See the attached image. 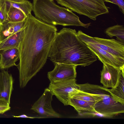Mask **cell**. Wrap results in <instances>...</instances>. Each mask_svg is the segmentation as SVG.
I'll use <instances>...</instances> for the list:
<instances>
[{"label":"cell","mask_w":124,"mask_h":124,"mask_svg":"<svg viewBox=\"0 0 124 124\" xmlns=\"http://www.w3.org/2000/svg\"><path fill=\"white\" fill-rule=\"evenodd\" d=\"M24 33L18 49L19 86L25 87L43 67L57 29L54 25L38 19L30 14L25 19Z\"/></svg>","instance_id":"cell-1"},{"label":"cell","mask_w":124,"mask_h":124,"mask_svg":"<svg viewBox=\"0 0 124 124\" xmlns=\"http://www.w3.org/2000/svg\"><path fill=\"white\" fill-rule=\"evenodd\" d=\"M48 57L54 63H59L84 67L97 60V57L78 37L75 29L63 28L57 32Z\"/></svg>","instance_id":"cell-2"},{"label":"cell","mask_w":124,"mask_h":124,"mask_svg":"<svg viewBox=\"0 0 124 124\" xmlns=\"http://www.w3.org/2000/svg\"><path fill=\"white\" fill-rule=\"evenodd\" d=\"M32 11L35 17L53 25L82 26L87 28L91 23H84L72 11L57 5L54 0H33Z\"/></svg>","instance_id":"cell-3"},{"label":"cell","mask_w":124,"mask_h":124,"mask_svg":"<svg viewBox=\"0 0 124 124\" xmlns=\"http://www.w3.org/2000/svg\"><path fill=\"white\" fill-rule=\"evenodd\" d=\"M55 0L61 5L93 20L99 16L109 13L110 8L104 0Z\"/></svg>","instance_id":"cell-4"},{"label":"cell","mask_w":124,"mask_h":124,"mask_svg":"<svg viewBox=\"0 0 124 124\" xmlns=\"http://www.w3.org/2000/svg\"><path fill=\"white\" fill-rule=\"evenodd\" d=\"M77 34L81 40L91 42L113 55L124 58V44L119 41L114 39L93 37L81 30L78 31Z\"/></svg>","instance_id":"cell-5"},{"label":"cell","mask_w":124,"mask_h":124,"mask_svg":"<svg viewBox=\"0 0 124 124\" xmlns=\"http://www.w3.org/2000/svg\"><path fill=\"white\" fill-rule=\"evenodd\" d=\"M75 78L50 82L48 88L64 106L68 105L72 94L78 91Z\"/></svg>","instance_id":"cell-6"},{"label":"cell","mask_w":124,"mask_h":124,"mask_svg":"<svg viewBox=\"0 0 124 124\" xmlns=\"http://www.w3.org/2000/svg\"><path fill=\"white\" fill-rule=\"evenodd\" d=\"M93 107L96 112L105 117H111L124 112V104L116 100L110 94L96 103Z\"/></svg>","instance_id":"cell-7"},{"label":"cell","mask_w":124,"mask_h":124,"mask_svg":"<svg viewBox=\"0 0 124 124\" xmlns=\"http://www.w3.org/2000/svg\"><path fill=\"white\" fill-rule=\"evenodd\" d=\"M53 95L48 88H46L42 94L33 104L31 109L44 118L61 117V115L55 111L52 107L51 102Z\"/></svg>","instance_id":"cell-8"},{"label":"cell","mask_w":124,"mask_h":124,"mask_svg":"<svg viewBox=\"0 0 124 124\" xmlns=\"http://www.w3.org/2000/svg\"><path fill=\"white\" fill-rule=\"evenodd\" d=\"M53 70L47 74L50 82H55L75 78L77 76L76 68L75 65L56 63Z\"/></svg>","instance_id":"cell-9"},{"label":"cell","mask_w":124,"mask_h":124,"mask_svg":"<svg viewBox=\"0 0 124 124\" xmlns=\"http://www.w3.org/2000/svg\"><path fill=\"white\" fill-rule=\"evenodd\" d=\"M103 63H106L122 70L124 69V58L113 55L104 51L93 44L81 40Z\"/></svg>","instance_id":"cell-10"},{"label":"cell","mask_w":124,"mask_h":124,"mask_svg":"<svg viewBox=\"0 0 124 124\" xmlns=\"http://www.w3.org/2000/svg\"><path fill=\"white\" fill-rule=\"evenodd\" d=\"M103 64L102 69L101 71V83L105 88H114L118 83L123 70L107 63Z\"/></svg>","instance_id":"cell-11"},{"label":"cell","mask_w":124,"mask_h":124,"mask_svg":"<svg viewBox=\"0 0 124 124\" xmlns=\"http://www.w3.org/2000/svg\"><path fill=\"white\" fill-rule=\"evenodd\" d=\"M13 82L12 75L7 71L3 70L0 72V100L10 104Z\"/></svg>","instance_id":"cell-12"},{"label":"cell","mask_w":124,"mask_h":124,"mask_svg":"<svg viewBox=\"0 0 124 124\" xmlns=\"http://www.w3.org/2000/svg\"><path fill=\"white\" fill-rule=\"evenodd\" d=\"M95 103L71 97L69 100L68 105L73 107L80 115L100 116V114L96 112L94 109Z\"/></svg>","instance_id":"cell-13"},{"label":"cell","mask_w":124,"mask_h":124,"mask_svg":"<svg viewBox=\"0 0 124 124\" xmlns=\"http://www.w3.org/2000/svg\"><path fill=\"white\" fill-rule=\"evenodd\" d=\"M19 57V50L17 48L0 51V69L4 70L13 66L17 67L16 62Z\"/></svg>","instance_id":"cell-14"},{"label":"cell","mask_w":124,"mask_h":124,"mask_svg":"<svg viewBox=\"0 0 124 124\" xmlns=\"http://www.w3.org/2000/svg\"><path fill=\"white\" fill-rule=\"evenodd\" d=\"M78 85L79 90L88 93L98 101L102 100L106 95L110 94L107 88L101 86L88 83Z\"/></svg>","instance_id":"cell-15"},{"label":"cell","mask_w":124,"mask_h":124,"mask_svg":"<svg viewBox=\"0 0 124 124\" xmlns=\"http://www.w3.org/2000/svg\"><path fill=\"white\" fill-rule=\"evenodd\" d=\"M24 33L23 28L2 41L0 44V51L14 48L19 49Z\"/></svg>","instance_id":"cell-16"},{"label":"cell","mask_w":124,"mask_h":124,"mask_svg":"<svg viewBox=\"0 0 124 124\" xmlns=\"http://www.w3.org/2000/svg\"><path fill=\"white\" fill-rule=\"evenodd\" d=\"M25 22V19L23 21L17 22L6 21L3 24L1 33V42L23 29Z\"/></svg>","instance_id":"cell-17"},{"label":"cell","mask_w":124,"mask_h":124,"mask_svg":"<svg viewBox=\"0 0 124 124\" xmlns=\"http://www.w3.org/2000/svg\"><path fill=\"white\" fill-rule=\"evenodd\" d=\"M124 69L119 77L118 83L114 88L107 90L116 101L124 104Z\"/></svg>","instance_id":"cell-18"},{"label":"cell","mask_w":124,"mask_h":124,"mask_svg":"<svg viewBox=\"0 0 124 124\" xmlns=\"http://www.w3.org/2000/svg\"><path fill=\"white\" fill-rule=\"evenodd\" d=\"M8 7H13L23 12L27 17L33 10V5L30 1L27 0L16 1L5 0Z\"/></svg>","instance_id":"cell-19"},{"label":"cell","mask_w":124,"mask_h":124,"mask_svg":"<svg viewBox=\"0 0 124 124\" xmlns=\"http://www.w3.org/2000/svg\"><path fill=\"white\" fill-rule=\"evenodd\" d=\"M105 33L110 38L116 37L117 40L124 44V27L123 25L117 24L108 27Z\"/></svg>","instance_id":"cell-20"},{"label":"cell","mask_w":124,"mask_h":124,"mask_svg":"<svg viewBox=\"0 0 124 124\" xmlns=\"http://www.w3.org/2000/svg\"><path fill=\"white\" fill-rule=\"evenodd\" d=\"M7 21L17 22L25 20L27 16L21 10L13 7H8Z\"/></svg>","instance_id":"cell-21"},{"label":"cell","mask_w":124,"mask_h":124,"mask_svg":"<svg viewBox=\"0 0 124 124\" xmlns=\"http://www.w3.org/2000/svg\"><path fill=\"white\" fill-rule=\"evenodd\" d=\"M2 0V4L0 7V22L2 24L7 21L8 8L6 1Z\"/></svg>","instance_id":"cell-22"},{"label":"cell","mask_w":124,"mask_h":124,"mask_svg":"<svg viewBox=\"0 0 124 124\" xmlns=\"http://www.w3.org/2000/svg\"><path fill=\"white\" fill-rule=\"evenodd\" d=\"M104 2L111 3L117 5L121 12L124 14V0H104Z\"/></svg>","instance_id":"cell-23"},{"label":"cell","mask_w":124,"mask_h":124,"mask_svg":"<svg viewBox=\"0 0 124 124\" xmlns=\"http://www.w3.org/2000/svg\"><path fill=\"white\" fill-rule=\"evenodd\" d=\"M10 104L0 100V114H2L10 110Z\"/></svg>","instance_id":"cell-24"},{"label":"cell","mask_w":124,"mask_h":124,"mask_svg":"<svg viewBox=\"0 0 124 124\" xmlns=\"http://www.w3.org/2000/svg\"><path fill=\"white\" fill-rule=\"evenodd\" d=\"M14 117H18V118H43L42 117H33L31 116H27L25 114H23L21 115H19V116H13Z\"/></svg>","instance_id":"cell-25"},{"label":"cell","mask_w":124,"mask_h":124,"mask_svg":"<svg viewBox=\"0 0 124 124\" xmlns=\"http://www.w3.org/2000/svg\"><path fill=\"white\" fill-rule=\"evenodd\" d=\"M2 24L0 22V44L1 41V33Z\"/></svg>","instance_id":"cell-26"},{"label":"cell","mask_w":124,"mask_h":124,"mask_svg":"<svg viewBox=\"0 0 124 124\" xmlns=\"http://www.w3.org/2000/svg\"><path fill=\"white\" fill-rule=\"evenodd\" d=\"M25 0H9V1H23Z\"/></svg>","instance_id":"cell-27"},{"label":"cell","mask_w":124,"mask_h":124,"mask_svg":"<svg viewBox=\"0 0 124 124\" xmlns=\"http://www.w3.org/2000/svg\"><path fill=\"white\" fill-rule=\"evenodd\" d=\"M2 3V0H0V7L1 6Z\"/></svg>","instance_id":"cell-28"}]
</instances>
